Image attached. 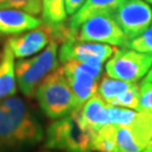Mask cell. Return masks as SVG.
Segmentation results:
<instances>
[{"label":"cell","mask_w":152,"mask_h":152,"mask_svg":"<svg viewBox=\"0 0 152 152\" xmlns=\"http://www.w3.org/2000/svg\"><path fill=\"white\" fill-rule=\"evenodd\" d=\"M43 139L42 125L20 98L0 100V149L35 145Z\"/></svg>","instance_id":"cell-1"},{"label":"cell","mask_w":152,"mask_h":152,"mask_svg":"<svg viewBox=\"0 0 152 152\" xmlns=\"http://www.w3.org/2000/svg\"><path fill=\"white\" fill-rule=\"evenodd\" d=\"M35 97L51 120H59L76 112L75 96L62 66H58L41 81Z\"/></svg>","instance_id":"cell-2"},{"label":"cell","mask_w":152,"mask_h":152,"mask_svg":"<svg viewBox=\"0 0 152 152\" xmlns=\"http://www.w3.org/2000/svg\"><path fill=\"white\" fill-rule=\"evenodd\" d=\"M58 58L59 44L56 41H51L38 54L29 59H19L15 63L17 86L24 96H35L41 81L59 66Z\"/></svg>","instance_id":"cell-3"},{"label":"cell","mask_w":152,"mask_h":152,"mask_svg":"<svg viewBox=\"0 0 152 152\" xmlns=\"http://www.w3.org/2000/svg\"><path fill=\"white\" fill-rule=\"evenodd\" d=\"M95 132L83 129L72 114L66 115L50 125L45 148L66 151H90Z\"/></svg>","instance_id":"cell-4"},{"label":"cell","mask_w":152,"mask_h":152,"mask_svg":"<svg viewBox=\"0 0 152 152\" xmlns=\"http://www.w3.org/2000/svg\"><path fill=\"white\" fill-rule=\"evenodd\" d=\"M103 66L104 64L75 60L65 62L62 66L75 96L76 112L81 108L89 98L97 94L98 80L103 72Z\"/></svg>","instance_id":"cell-5"},{"label":"cell","mask_w":152,"mask_h":152,"mask_svg":"<svg viewBox=\"0 0 152 152\" xmlns=\"http://www.w3.org/2000/svg\"><path fill=\"white\" fill-rule=\"evenodd\" d=\"M152 66V55L123 46L116 49L106 63V75L127 82H137Z\"/></svg>","instance_id":"cell-6"},{"label":"cell","mask_w":152,"mask_h":152,"mask_svg":"<svg viewBox=\"0 0 152 152\" xmlns=\"http://www.w3.org/2000/svg\"><path fill=\"white\" fill-rule=\"evenodd\" d=\"M69 36L87 42L110 44L116 48H123L129 41L113 15L92 17L83 23L75 33L69 34Z\"/></svg>","instance_id":"cell-7"},{"label":"cell","mask_w":152,"mask_h":152,"mask_svg":"<svg viewBox=\"0 0 152 152\" xmlns=\"http://www.w3.org/2000/svg\"><path fill=\"white\" fill-rule=\"evenodd\" d=\"M68 36V28H51L43 24L42 26L27 31L22 34L12 35L8 38L7 45L16 59H25L33 54H36L52 41V38H61L62 41Z\"/></svg>","instance_id":"cell-8"},{"label":"cell","mask_w":152,"mask_h":152,"mask_svg":"<svg viewBox=\"0 0 152 152\" xmlns=\"http://www.w3.org/2000/svg\"><path fill=\"white\" fill-rule=\"evenodd\" d=\"M116 49V46L110 44L87 42L73 36H68L62 41L59 49V59L62 63L75 60L104 64L113 55Z\"/></svg>","instance_id":"cell-9"},{"label":"cell","mask_w":152,"mask_h":152,"mask_svg":"<svg viewBox=\"0 0 152 152\" xmlns=\"http://www.w3.org/2000/svg\"><path fill=\"white\" fill-rule=\"evenodd\" d=\"M115 125L117 152L144 151L152 140V115L149 113L139 110L131 124Z\"/></svg>","instance_id":"cell-10"},{"label":"cell","mask_w":152,"mask_h":152,"mask_svg":"<svg viewBox=\"0 0 152 152\" xmlns=\"http://www.w3.org/2000/svg\"><path fill=\"white\" fill-rule=\"evenodd\" d=\"M113 17L131 39L150 27L152 9L145 0H125L113 12Z\"/></svg>","instance_id":"cell-11"},{"label":"cell","mask_w":152,"mask_h":152,"mask_svg":"<svg viewBox=\"0 0 152 152\" xmlns=\"http://www.w3.org/2000/svg\"><path fill=\"white\" fill-rule=\"evenodd\" d=\"M108 107L109 104L106 103L99 94H96L89 98L78 112L72 113V115L83 129L96 132L103 125L108 123Z\"/></svg>","instance_id":"cell-12"},{"label":"cell","mask_w":152,"mask_h":152,"mask_svg":"<svg viewBox=\"0 0 152 152\" xmlns=\"http://www.w3.org/2000/svg\"><path fill=\"white\" fill-rule=\"evenodd\" d=\"M43 24V19L20 9H0V36L22 34Z\"/></svg>","instance_id":"cell-13"},{"label":"cell","mask_w":152,"mask_h":152,"mask_svg":"<svg viewBox=\"0 0 152 152\" xmlns=\"http://www.w3.org/2000/svg\"><path fill=\"white\" fill-rule=\"evenodd\" d=\"M125 0H86L79 10L75 12L69 22V34L75 33L83 23L92 17L113 15Z\"/></svg>","instance_id":"cell-14"},{"label":"cell","mask_w":152,"mask_h":152,"mask_svg":"<svg viewBox=\"0 0 152 152\" xmlns=\"http://www.w3.org/2000/svg\"><path fill=\"white\" fill-rule=\"evenodd\" d=\"M15 56L6 44L0 59V100L16 95L17 81L15 73Z\"/></svg>","instance_id":"cell-15"},{"label":"cell","mask_w":152,"mask_h":152,"mask_svg":"<svg viewBox=\"0 0 152 152\" xmlns=\"http://www.w3.org/2000/svg\"><path fill=\"white\" fill-rule=\"evenodd\" d=\"M65 0H42V19L51 28L65 27Z\"/></svg>","instance_id":"cell-16"},{"label":"cell","mask_w":152,"mask_h":152,"mask_svg":"<svg viewBox=\"0 0 152 152\" xmlns=\"http://www.w3.org/2000/svg\"><path fill=\"white\" fill-rule=\"evenodd\" d=\"M90 150L102 152H117L116 125L107 123L95 132L92 136Z\"/></svg>","instance_id":"cell-17"},{"label":"cell","mask_w":152,"mask_h":152,"mask_svg":"<svg viewBox=\"0 0 152 152\" xmlns=\"http://www.w3.org/2000/svg\"><path fill=\"white\" fill-rule=\"evenodd\" d=\"M134 82L123 81L120 79H115L109 76H104L98 85V94L106 100V103L109 104L112 99H114L116 96L125 91L127 88L131 87V85Z\"/></svg>","instance_id":"cell-18"},{"label":"cell","mask_w":152,"mask_h":152,"mask_svg":"<svg viewBox=\"0 0 152 152\" xmlns=\"http://www.w3.org/2000/svg\"><path fill=\"white\" fill-rule=\"evenodd\" d=\"M139 97H140V86L136 85V82L132 83L130 88H127L125 91L116 96L114 99L110 100L109 105L126 107L131 109H137L139 106Z\"/></svg>","instance_id":"cell-19"},{"label":"cell","mask_w":152,"mask_h":152,"mask_svg":"<svg viewBox=\"0 0 152 152\" xmlns=\"http://www.w3.org/2000/svg\"><path fill=\"white\" fill-rule=\"evenodd\" d=\"M0 9H20L38 16L42 14V0H0Z\"/></svg>","instance_id":"cell-20"},{"label":"cell","mask_w":152,"mask_h":152,"mask_svg":"<svg viewBox=\"0 0 152 152\" xmlns=\"http://www.w3.org/2000/svg\"><path fill=\"white\" fill-rule=\"evenodd\" d=\"M125 48H130L142 53L152 55V27L145 29L136 37L129 39L125 44Z\"/></svg>","instance_id":"cell-21"},{"label":"cell","mask_w":152,"mask_h":152,"mask_svg":"<svg viewBox=\"0 0 152 152\" xmlns=\"http://www.w3.org/2000/svg\"><path fill=\"white\" fill-rule=\"evenodd\" d=\"M136 110L152 115V81L147 78L143 79L140 83V97Z\"/></svg>","instance_id":"cell-22"},{"label":"cell","mask_w":152,"mask_h":152,"mask_svg":"<svg viewBox=\"0 0 152 152\" xmlns=\"http://www.w3.org/2000/svg\"><path fill=\"white\" fill-rule=\"evenodd\" d=\"M86 0H65V10L66 14L72 16L75 12L79 10V8L83 5Z\"/></svg>","instance_id":"cell-23"},{"label":"cell","mask_w":152,"mask_h":152,"mask_svg":"<svg viewBox=\"0 0 152 152\" xmlns=\"http://www.w3.org/2000/svg\"><path fill=\"white\" fill-rule=\"evenodd\" d=\"M144 151H147V152H152V140L150 141V143L148 144V147L145 148V150Z\"/></svg>","instance_id":"cell-24"},{"label":"cell","mask_w":152,"mask_h":152,"mask_svg":"<svg viewBox=\"0 0 152 152\" xmlns=\"http://www.w3.org/2000/svg\"><path fill=\"white\" fill-rule=\"evenodd\" d=\"M148 76H147V79H149L150 81H152V66L150 68V70H149V72L147 73Z\"/></svg>","instance_id":"cell-25"},{"label":"cell","mask_w":152,"mask_h":152,"mask_svg":"<svg viewBox=\"0 0 152 152\" xmlns=\"http://www.w3.org/2000/svg\"><path fill=\"white\" fill-rule=\"evenodd\" d=\"M145 1H148L149 4H152V0H145Z\"/></svg>","instance_id":"cell-26"},{"label":"cell","mask_w":152,"mask_h":152,"mask_svg":"<svg viewBox=\"0 0 152 152\" xmlns=\"http://www.w3.org/2000/svg\"><path fill=\"white\" fill-rule=\"evenodd\" d=\"M151 25H152V24H151Z\"/></svg>","instance_id":"cell-27"}]
</instances>
